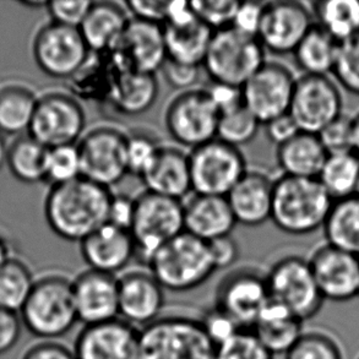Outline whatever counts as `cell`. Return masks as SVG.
<instances>
[{
    "label": "cell",
    "mask_w": 359,
    "mask_h": 359,
    "mask_svg": "<svg viewBox=\"0 0 359 359\" xmlns=\"http://www.w3.org/2000/svg\"><path fill=\"white\" fill-rule=\"evenodd\" d=\"M273 184L269 175L248 170L226 196L237 224L257 227L271 219Z\"/></svg>",
    "instance_id": "cell-24"
},
{
    "label": "cell",
    "mask_w": 359,
    "mask_h": 359,
    "mask_svg": "<svg viewBox=\"0 0 359 359\" xmlns=\"http://www.w3.org/2000/svg\"><path fill=\"white\" fill-rule=\"evenodd\" d=\"M19 316L22 325L43 341H54L67 335L79 323L73 280L54 273L36 280Z\"/></svg>",
    "instance_id": "cell-3"
},
{
    "label": "cell",
    "mask_w": 359,
    "mask_h": 359,
    "mask_svg": "<svg viewBox=\"0 0 359 359\" xmlns=\"http://www.w3.org/2000/svg\"><path fill=\"white\" fill-rule=\"evenodd\" d=\"M359 359V358H358Z\"/></svg>",
    "instance_id": "cell-64"
},
{
    "label": "cell",
    "mask_w": 359,
    "mask_h": 359,
    "mask_svg": "<svg viewBox=\"0 0 359 359\" xmlns=\"http://www.w3.org/2000/svg\"><path fill=\"white\" fill-rule=\"evenodd\" d=\"M112 190L86 178L50 187L44 199V217L59 238L83 242L108 222Z\"/></svg>",
    "instance_id": "cell-1"
},
{
    "label": "cell",
    "mask_w": 359,
    "mask_h": 359,
    "mask_svg": "<svg viewBox=\"0 0 359 359\" xmlns=\"http://www.w3.org/2000/svg\"><path fill=\"white\" fill-rule=\"evenodd\" d=\"M8 151H9V145L6 144L4 136L0 133V170H3V167L6 165L8 161Z\"/></svg>",
    "instance_id": "cell-59"
},
{
    "label": "cell",
    "mask_w": 359,
    "mask_h": 359,
    "mask_svg": "<svg viewBox=\"0 0 359 359\" xmlns=\"http://www.w3.org/2000/svg\"><path fill=\"white\" fill-rule=\"evenodd\" d=\"M39 96L21 83L0 86V133L3 135H25L29 133Z\"/></svg>",
    "instance_id": "cell-32"
},
{
    "label": "cell",
    "mask_w": 359,
    "mask_h": 359,
    "mask_svg": "<svg viewBox=\"0 0 359 359\" xmlns=\"http://www.w3.org/2000/svg\"><path fill=\"white\" fill-rule=\"evenodd\" d=\"M196 18L214 32L232 27L239 1L231 0H195L190 1Z\"/></svg>",
    "instance_id": "cell-45"
},
{
    "label": "cell",
    "mask_w": 359,
    "mask_h": 359,
    "mask_svg": "<svg viewBox=\"0 0 359 359\" xmlns=\"http://www.w3.org/2000/svg\"><path fill=\"white\" fill-rule=\"evenodd\" d=\"M184 204V231L204 242L229 237L237 226L224 196L194 194Z\"/></svg>",
    "instance_id": "cell-25"
},
{
    "label": "cell",
    "mask_w": 359,
    "mask_h": 359,
    "mask_svg": "<svg viewBox=\"0 0 359 359\" xmlns=\"http://www.w3.org/2000/svg\"><path fill=\"white\" fill-rule=\"evenodd\" d=\"M296 81L287 67L266 62L243 86V103L264 126L290 113Z\"/></svg>",
    "instance_id": "cell-17"
},
{
    "label": "cell",
    "mask_w": 359,
    "mask_h": 359,
    "mask_svg": "<svg viewBox=\"0 0 359 359\" xmlns=\"http://www.w3.org/2000/svg\"><path fill=\"white\" fill-rule=\"evenodd\" d=\"M141 180L146 191L182 201L193 191L189 154L180 147L162 145Z\"/></svg>",
    "instance_id": "cell-26"
},
{
    "label": "cell",
    "mask_w": 359,
    "mask_h": 359,
    "mask_svg": "<svg viewBox=\"0 0 359 359\" xmlns=\"http://www.w3.org/2000/svg\"><path fill=\"white\" fill-rule=\"evenodd\" d=\"M10 247L6 239L0 234V266L4 264L8 259H10Z\"/></svg>",
    "instance_id": "cell-60"
},
{
    "label": "cell",
    "mask_w": 359,
    "mask_h": 359,
    "mask_svg": "<svg viewBox=\"0 0 359 359\" xmlns=\"http://www.w3.org/2000/svg\"><path fill=\"white\" fill-rule=\"evenodd\" d=\"M355 196H358V198H359V184H358V188H357V193H355Z\"/></svg>",
    "instance_id": "cell-62"
},
{
    "label": "cell",
    "mask_w": 359,
    "mask_h": 359,
    "mask_svg": "<svg viewBox=\"0 0 359 359\" xmlns=\"http://www.w3.org/2000/svg\"><path fill=\"white\" fill-rule=\"evenodd\" d=\"M327 155H344L353 151L352 118L341 116L318 134Z\"/></svg>",
    "instance_id": "cell-46"
},
{
    "label": "cell",
    "mask_w": 359,
    "mask_h": 359,
    "mask_svg": "<svg viewBox=\"0 0 359 359\" xmlns=\"http://www.w3.org/2000/svg\"><path fill=\"white\" fill-rule=\"evenodd\" d=\"M344 108L340 85L329 76L303 75L297 79L290 116L299 130L318 135L339 119Z\"/></svg>",
    "instance_id": "cell-14"
},
{
    "label": "cell",
    "mask_w": 359,
    "mask_h": 359,
    "mask_svg": "<svg viewBox=\"0 0 359 359\" xmlns=\"http://www.w3.org/2000/svg\"><path fill=\"white\" fill-rule=\"evenodd\" d=\"M86 114L73 93L48 91L39 96L29 135L53 149L76 145L85 134Z\"/></svg>",
    "instance_id": "cell-9"
},
{
    "label": "cell",
    "mask_w": 359,
    "mask_h": 359,
    "mask_svg": "<svg viewBox=\"0 0 359 359\" xmlns=\"http://www.w3.org/2000/svg\"><path fill=\"white\" fill-rule=\"evenodd\" d=\"M80 252L88 270L112 276L123 271L136 257L130 232L108 222L80 242Z\"/></svg>",
    "instance_id": "cell-23"
},
{
    "label": "cell",
    "mask_w": 359,
    "mask_h": 359,
    "mask_svg": "<svg viewBox=\"0 0 359 359\" xmlns=\"http://www.w3.org/2000/svg\"><path fill=\"white\" fill-rule=\"evenodd\" d=\"M332 74L340 86L359 96V32L340 43Z\"/></svg>",
    "instance_id": "cell-43"
},
{
    "label": "cell",
    "mask_w": 359,
    "mask_h": 359,
    "mask_svg": "<svg viewBox=\"0 0 359 359\" xmlns=\"http://www.w3.org/2000/svg\"><path fill=\"white\" fill-rule=\"evenodd\" d=\"M270 302L266 276L252 267L229 272L219 282L215 304L242 330H252L262 309Z\"/></svg>",
    "instance_id": "cell-16"
},
{
    "label": "cell",
    "mask_w": 359,
    "mask_h": 359,
    "mask_svg": "<svg viewBox=\"0 0 359 359\" xmlns=\"http://www.w3.org/2000/svg\"><path fill=\"white\" fill-rule=\"evenodd\" d=\"M167 57L177 63L201 67L209 50L214 31L198 18L189 24L163 26Z\"/></svg>",
    "instance_id": "cell-31"
},
{
    "label": "cell",
    "mask_w": 359,
    "mask_h": 359,
    "mask_svg": "<svg viewBox=\"0 0 359 359\" xmlns=\"http://www.w3.org/2000/svg\"><path fill=\"white\" fill-rule=\"evenodd\" d=\"M22 326L19 314L0 309V355L8 353L18 345Z\"/></svg>",
    "instance_id": "cell-53"
},
{
    "label": "cell",
    "mask_w": 359,
    "mask_h": 359,
    "mask_svg": "<svg viewBox=\"0 0 359 359\" xmlns=\"http://www.w3.org/2000/svg\"><path fill=\"white\" fill-rule=\"evenodd\" d=\"M160 88L156 75L139 72L116 74L108 102L121 116H139L155 104Z\"/></svg>",
    "instance_id": "cell-30"
},
{
    "label": "cell",
    "mask_w": 359,
    "mask_h": 359,
    "mask_svg": "<svg viewBox=\"0 0 359 359\" xmlns=\"http://www.w3.org/2000/svg\"><path fill=\"white\" fill-rule=\"evenodd\" d=\"M129 16L114 1H93L80 32L91 53L106 54L117 44L129 24Z\"/></svg>",
    "instance_id": "cell-28"
},
{
    "label": "cell",
    "mask_w": 359,
    "mask_h": 359,
    "mask_svg": "<svg viewBox=\"0 0 359 359\" xmlns=\"http://www.w3.org/2000/svg\"><path fill=\"white\" fill-rule=\"evenodd\" d=\"M81 177V162L78 146H58L48 149L46 182L50 187L67 184Z\"/></svg>",
    "instance_id": "cell-41"
},
{
    "label": "cell",
    "mask_w": 359,
    "mask_h": 359,
    "mask_svg": "<svg viewBox=\"0 0 359 359\" xmlns=\"http://www.w3.org/2000/svg\"><path fill=\"white\" fill-rule=\"evenodd\" d=\"M264 8H265V3H257V1L241 3L239 1L238 9L234 16L232 27L239 31L241 34L257 39Z\"/></svg>",
    "instance_id": "cell-50"
},
{
    "label": "cell",
    "mask_w": 359,
    "mask_h": 359,
    "mask_svg": "<svg viewBox=\"0 0 359 359\" xmlns=\"http://www.w3.org/2000/svg\"><path fill=\"white\" fill-rule=\"evenodd\" d=\"M93 4L91 0H55L49 1L46 10L48 11L52 22L80 29Z\"/></svg>",
    "instance_id": "cell-47"
},
{
    "label": "cell",
    "mask_w": 359,
    "mask_h": 359,
    "mask_svg": "<svg viewBox=\"0 0 359 359\" xmlns=\"http://www.w3.org/2000/svg\"><path fill=\"white\" fill-rule=\"evenodd\" d=\"M134 214L135 199H131L129 195L113 194L108 214V224L130 232Z\"/></svg>",
    "instance_id": "cell-54"
},
{
    "label": "cell",
    "mask_w": 359,
    "mask_h": 359,
    "mask_svg": "<svg viewBox=\"0 0 359 359\" xmlns=\"http://www.w3.org/2000/svg\"><path fill=\"white\" fill-rule=\"evenodd\" d=\"M126 11L130 13L131 19L141 20L152 24L165 25L168 1L160 0H131L126 3Z\"/></svg>",
    "instance_id": "cell-51"
},
{
    "label": "cell",
    "mask_w": 359,
    "mask_h": 359,
    "mask_svg": "<svg viewBox=\"0 0 359 359\" xmlns=\"http://www.w3.org/2000/svg\"><path fill=\"white\" fill-rule=\"evenodd\" d=\"M219 121V111L205 88L180 93L165 109V129L170 137L190 150L217 137Z\"/></svg>",
    "instance_id": "cell-11"
},
{
    "label": "cell",
    "mask_w": 359,
    "mask_h": 359,
    "mask_svg": "<svg viewBox=\"0 0 359 359\" xmlns=\"http://www.w3.org/2000/svg\"><path fill=\"white\" fill-rule=\"evenodd\" d=\"M161 72L167 83H170L175 90H180L182 93L193 90L199 81L200 67L195 65L177 63L167 59Z\"/></svg>",
    "instance_id": "cell-49"
},
{
    "label": "cell",
    "mask_w": 359,
    "mask_h": 359,
    "mask_svg": "<svg viewBox=\"0 0 359 359\" xmlns=\"http://www.w3.org/2000/svg\"><path fill=\"white\" fill-rule=\"evenodd\" d=\"M32 272L22 260L11 257L0 266V309L20 314L34 290Z\"/></svg>",
    "instance_id": "cell-38"
},
{
    "label": "cell",
    "mask_w": 359,
    "mask_h": 359,
    "mask_svg": "<svg viewBox=\"0 0 359 359\" xmlns=\"http://www.w3.org/2000/svg\"><path fill=\"white\" fill-rule=\"evenodd\" d=\"M260 126L262 123L243 104L219 116L216 139L239 149L257 137Z\"/></svg>",
    "instance_id": "cell-39"
},
{
    "label": "cell",
    "mask_w": 359,
    "mask_h": 359,
    "mask_svg": "<svg viewBox=\"0 0 359 359\" xmlns=\"http://www.w3.org/2000/svg\"><path fill=\"white\" fill-rule=\"evenodd\" d=\"M327 152L318 135L301 131L278 146L277 165L287 177L318 180L327 160Z\"/></svg>",
    "instance_id": "cell-29"
},
{
    "label": "cell",
    "mask_w": 359,
    "mask_h": 359,
    "mask_svg": "<svg viewBox=\"0 0 359 359\" xmlns=\"http://www.w3.org/2000/svg\"><path fill=\"white\" fill-rule=\"evenodd\" d=\"M73 296L79 321L83 326L119 318L118 277L86 270L73 280Z\"/></svg>",
    "instance_id": "cell-22"
},
{
    "label": "cell",
    "mask_w": 359,
    "mask_h": 359,
    "mask_svg": "<svg viewBox=\"0 0 359 359\" xmlns=\"http://www.w3.org/2000/svg\"><path fill=\"white\" fill-rule=\"evenodd\" d=\"M357 297H359V290H358V296H357Z\"/></svg>",
    "instance_id": "cell-63"
},
{
    "label": "cell",
    "mask_w": 359,
    "mask_h": 359,
    "mask_svg": "<svg viewBox=\"0 0 359 359\" xmlns=\"http://www.w3.org/2000/svg\"><path fill=\"white\" fill-rule=\"evenodd\" d=\"M162 145L150 130L135 129L126 133V162L129 175L142 178L154 163Z\"/></svg>",
    "instance_id": "cell-40"
},
{
    "label": "cell",
    "mask_w": 359,
    "mask_h": 359,
    "mask_svg": "<svg viewBox=\"0 0 359 359\" xmlns=\"http://www.w3.org/2000/svg\"><path fill=\"white\" fill-rule=\"evenodd\" d=\"M265 63L259 39L229 27L214 32L203 67L212 83L242 88Z\"/></svg>",
    "instance_id": "cell-6"
},
{
    "label": "cell",
    "mask_w": 359,
    "mask_h": 359,
    "mask_svg": "<svg viewBox=\"0 0 359 359\" xmlns=\"http://www.w3.org/2000/svg\"><path fill=\"white\" fill-rule=\"evenodd\" d=\"M313 20V13L299 1L278 0L265 3L257 39L265 50L271 53H294L316 25Z\"/></svg>",
    "instance_id": "cell-18"
},
{
    "label": "cell",
    "mask_w": 359,
    "mask_h": 359,
    "mask_svg": "<svg viewBox=\"0 0 359 359\" xmlns=\"http://www.w3.org/2000/svg\"><path fill=\"white\" fill-rule=\"evenodd\" d=\"M313 18L339 43L359 32L358 0H325L313 5Z\"/></svg>",
    "instance_id": "cell-36"
},
{
    "label": "cell",
    "mask_w": 359,
    "mask_h": 359,
    "mask_svg": "<svg viewBox=\"0 0 359 359\" xmlns=\"http://www.w3.org/2000/svg\"><path fill=\"white\" fill-rule=\"evenodd\" d=\"M140 330L118 318L83 326L74 342L76 359H139Z\"/></svg>",
    "instance_id": "cell-20"
},
{
    "label": "cell",
    "mask_w": 359,
    "mask_h": 359,
    "mask_svg": "<svg viewBox=\"0 0 359 359\" xmlns=\"http://www.w3.org/2000/svg\"><path fill=\"white\" fill-rule=\"evenodd\" d=\"M103 55L118 73L139 72L155 75L168 59L163 26L130 19L117 44Z\"/></svg>",
    "instance_id": "cell-15"
},
{
    "label": "cell",
    "mask_w": 359,
    "mask_h": 359,
    "mask_svg": "<svg viewBox=\"0 0 359 359\" xmlns=\"http://www.w3.org/2000/svg\"><path fill=\"white\" fill-rule=\"evenodd\" d=\"M352 126H353V151L359 157V112L352 118Z\"/></svg>",
    "instance_id": "cell-58"
},
{
    "label": "cell",
    "mask_w": 359,
    "mask_h": 359,
    "mask_svg": "<svg viewBox=\"0 0 359 359\" xmlns=\"http://www.w3.org/2000/svg\"><path fill=\"white\" fill-rule=\"evenodd\" d=\"M189 160L194 194L226 198L249 170L241 149L219 139L190 151Z\"/></svg>",
    "instance_id": "cell-10"
},
{
    "label": "cell",
    "mask_w": 359,
    "mask_h": 359,
    "mask_svg": "<svg viewBox=\"0 0 359 359\" xmlns=\"http://www.w3.org/2000/svg\"><path fill=\"white\" fill-rule=\"evenodd\" d=\"M303 323L291 311L270 299L252 331L272 355H286L304 334Z\"/></svg>",
    "instance_id": "cell-27"
},
{
    "label": "cell",
    "mask_w": 359,
    "mask_h": 359,
    "mask_svg": "<svg viewBox=\"0 0 359 359\" xmlns=\"http://www.w3.org/2000/svg\"><path fill=\"white\" fill-rule=\"evenodd\" d=\"M32 55L42 73L70 80L86 67L91 50L80 29L50 21L34 34Z\"/></svg>",
    "instance_id": "cell-12"
},
{
    "label": "cell",
    "mask_w": 359,
    "mask_h": 359,
    "mask_svg": "<svg viewBox=\"0 0 359 359\" xmlns=\"http://www.w3.org/2000/svg\"><path fill=\"white\" fill-rule=\"evenodd\" d=\"M252 330H241L216 347L215 359H272Z\"/></svg>",
    "instance_id": "cell-44"
},
{
    "label": "cell",
    "mask_w": 359,
    "mask_h": 359,
    "mask_svg": "<svg viewBox=\"0 0 359 359\" xmlns=\"http://www.w3.org/2000/svg\"><path fill=\"white\" fill-rule=\"evenodd\" d=\"M209 247L215 267L217 271L232 266L234 262L238 260V244L231 236L210 242Z\"/></svg>",
    "instance_id": "cell-55"
},
{
    "label": "cell",
    "mask_w": 359,
    "mask_h": 359,
    "mask_svg": "<svg viewBox=\"0 0 359 359\" xmlns=\"http://www.w3.org/2000/svg\"><path fill=\"white\" fill-rule=\"evenodd\" d=\"M215 353L199 319L161 316L140 329L139 359H215Z\"/></svg>",
    "instance_id": "cell-5"
},
{
    "label": "cell",
    "mask_w": 359,
    "mask_h": 359,
    "mask_svg": "<svg viewBox=\"0 0 359 359\" xmlns=\"http://www.w3.org/2000/svg\"><path fill=\"white\" fill-rule=\"evenodd\" d=\"M326 244L359 257V198L334 201L323 226Z\"/></svg>",
    "instance_id": "cell-34"
},
{
    "label": "cell",
    "mask_w": 359,
    "mask_h": 359,
    "mask_svg": "<svg viewBox=\"0 0 359 359\" xmlns=\"http://www.w3.org/2000/svg\"><path fill=\"white\" fill-rule=\"evenodd\" d=\"M265 276L270 299L291 311L301 320H309L320 311L324 298L308 259L298 255L281 257Z\"/></svg>",
    "instance_id": "cell-8"
},
{
    "label": "cell",
    "mask_w": 359,
    "mask_h": 359,
    "mask_svg": "<svg viewBox=\"0 0 359 359\" xmlns=\"http://www.w3.org/2000/svg\"><path fill=\"white\" fill-rule=\"evenodd\" d=\"M334 200L318 180L282 175L273 184L271 221L292 236H306L325 224Z\"/></svg>",
    "instance_id": "cell-2"
},
{
    "label": "cell",
    "mask_w": 359,
    "mask_h": 359,
    "mask_svg": "<svg viewBox=\"0 0 359 359\" xmlns=\"http://www.w3.org/2000/svg\"><path fill=\"white\" fill-rule=\"evenodd\" d=\"M205 90H206V93H209L211 101L217 108L219 116L229 112V111H233L236 108L241 107L244 104L242 88L212 83L209 88H206Z\"/></svg>",
    "instance_id": "cell-52"
},
{
    "label": "cell",
    "mask_w": 359,
    "mask_h": 359,
    "mask_svg": "<svg viewBox=\"0 0 359 359\" xmlns=\"http://www.w3.org/2000/svg\"><path fill=\"white\" fill-rule=\"evenodd\" d=\"M48 149L29 134L18 136L9 145L6 165L15 180L25 184L46 182Z\"/></svg>",
    "instance_id": "cell-35"
},
{
    "label": "cell",
    "mask_w": 359,
    "mask_h": 359,
    "mask_svg": "<svg viewBox=\"0 0 359 359\" xmlns=\"http://www.w3.org/2000/svg\"><path fill=\"white\" fill-rule=\"evenodd\" d=\"M339 49L340 43L314 25L293 54L304 75L329 76L335 70Z\"/></svg>",
    "instance_id": "cell-33"
},
{
    "label": "cell",
    "mask_w": 359,
    "mask_h": 359,
    "mask_svg": "<svg viewBox=\"0 0 359 359\" xmlns=\"http://www.w3.org/2000/svg\"><path fill=\"white\" fill-rule=\"evenodd\" d=\"M318 180L334 201L355 196L359 184V157L355 152L327 157Z\"/></svg>",
    "instance_id": "cell-37"
},
{
    "label": "cell",
    "mask_w": 359,
    "mask_h": 359,
    "mask_svg": "<svg viewBox=\"0 0 359 359\" xmlns=\"http://www.w3.org/2000/svg\"><path fill=\"white\" fill-rule=\"evenodd\" d=\"M308 260L324 301L347 302L358 296V255L325 243Z\"/></svg>",
    "instance_id": "cell-19"
},
{
    "label": "cell",
    "mask_w": 359,
    "mask_h": 359,
    "mask_svg": "<svg viewBox=\"0 0 359 359\" xmlns=\"http://www.w3.org/2000/svg\"><path fill=\"white\" fill-rule=\"evenodd\" d=\"M264 126L267 139L277 147L283 145L287 141L291 140L292 137H294L298 133H301L296 121H293L290 114L276 118Z\"/></svg>",
    "instance_id": "cell-56"
},
{
    "label": "cell",
    "mask_w": 359,
    "mask_h": 359,
    "mask_svg": "<svg viewBox=\"0 0 359 359\" xmlns=\"http://www.w3.org/2000/svg\"><path fill=\"white\" fill-rule=\"evenodd\" d=\"M199 320L205 332L216 347L242 330L227 314H224V311H219L215 306L210 308Z\"/></svg>",
    "instance_id": "cell-48"
},
{
    "label": "cell",
    "mask_w": 359,
    "mask_h": 359,
    "mask_svg": "<svg viewBox=\"0 0 359 359\" xmlns=\"http://www.w3.org/2000/svg\"><path fill=\"white\" fill-rule=\"evenodd\" d=\"M22 359H76L73 350L55 341H42L29 347Z\"/></svg>",
    "instance_id": "cell-57"
},
{
    "label": "cell",
    "mask_w": 359,
    "mask_h": 359,
    "mask_svg": "<svg viewBox=\"0 0 359 359\" xmlns=\"http://www.w3.org/2000/svg\"><path fill=\"white\" fill-rule=\"evenodd\" d=\"M49 1H39V0H29V1H21V5H24L26 8H34V9H39V8H47Z\"/></svg>",
    "instance_id": "cell-61"
},
{
    "label": "cell",
    "mask_w": 359,
    "mask_h": 359,
    "mask_svg": "<svg viewBox=\"0 0 359 359\" xmlns=\"http://www.w3.org/2000/svg\"><path fill=\"white\" fill-rule=\"evenodd\" d=\"M147 266L161 286L170 292L195 290L217 271L209 243L187 232L161 247Z\"/></svg>",
    "instance_id": "cell-4"
},
{
    "label": "cell",
    "mask_w": 359,
    "mask_h": 359,
    "mask_svg": "<svg viewBox=\"0 0 359 359\" xmlns=\"http://www.w3.org/2000/svg\"><path fill=\"white\" fill-rule=\"evenodd\" d=\"M76 146L83 178L111 189L129 175L126 133L116 126H95Z\"/></svg>",
    "instance_id": "cell-13"
},
{
    "label": "cell",
    "mask_w": 359,
    "mask_h": 359,
    "mask_svg": "<svg viewBox=\"0 0 359 359\" xmlns=\"http://www.w3.org/2000/svg\"><path fill=\"white\" fill-rule=\"evenodd\" d=\"M165 288L150 271L133 270L118 277L119 318L139 330L160 319Z\"/></svg>",
    "instance_id": "cell-21"
},
{
    "label": "cell",
    "mask_w": 359,
    "mask_h": 359,
    "mask_svg": "<svg viewBox=\"0 0 359 359\" xmlns=\"http://www.w3.org/2000/svg\"><path fill=\"white\" fill-rule=\"evenodd\" d=\"M184 231V204L180 200L144 191L135 199L130 233L136 257L149 264L161 247Z\"/></svg>",
    "instance_id": "cell-7"
},
{
    "label": "cell",
    "mask_w": 359,
    "mask_h": 359,
    "mask_svg": "<svg viewBox=\"0 0 359 359\" xmlns=\"http://www.w3.org/2000/svg\"><path fill=\"white\" fill-rule=\"evenodd\" d=\"M286 359H344V355L332 336L320 331H304Z\"/></svg>",
    "instance_id": "cell-42"
}]
</instances>
